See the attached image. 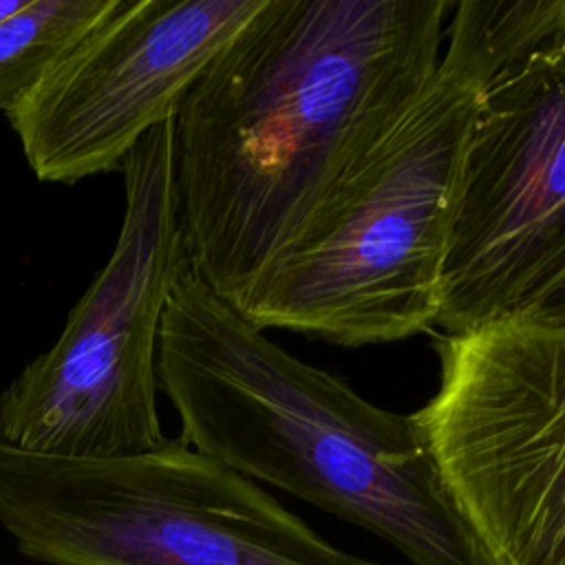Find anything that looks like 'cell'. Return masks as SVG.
<instances>
[{"label": "cell", "instance_id": "cell-4", "mask_svg": "<svg viewBox=\"0 0 565 565\" xmlns=\"http://www.w3.org/2000/svg\"><path fill=\"white\" fill-rule=\"evenodd\" d=\"M0 525L46 565H386L329 543L181 437L117 457L0 441Z\"/></svg>", "mask_w": 565, "mask_h": 565}, {"label": "cell", "instance_id": "cell-8", "mask_svg": "<svg viewBox=\"0 0 565 565\" xmlns=\"http://www.w3.org/2000/svg\"><path fill=\"white\" fill-rule=\"evenodd\" d=\"M267 0H117L7 115L40 181L119 170Z\"/></svg>", "mask_w": 565, "mask_h": 565}, {"label": "cell", "instance_id": "cell-10", "mask_svg": "<svg viewBox=\"0 0 565 565\" xmlns=\"http://www.w3.org/2000/svg\"><path fill=\"white\" fill-rule=\"evenodd\" d=\"M521 320L550 329H565V278L552 291H547Z\"/></svg>", "mask_w": 565, "mask_h": 565}, {"label": "cell", "instance_id": "cell-3", "mask_svg": "<svg viewBox=\"0 0 565 565\" xmlns=\"http://www.w3.org/2000/svg\"><path fill=\"white\" fill-rule=\"evenodd\" d=\"M565 0H461L437 71L399 121L327 194L236 311L342 347L435 327L472 121L488 84L552 31Z\"/></svg>", "mask_w": 565, "mask_h": 565}, {"label": "cell", "instance_id": "cell-7", "mask_svg": "<svg viewBox=\"0 0 565 565\" xmlns=\"http://www.w3.org/2000/svg\"><path fill=\"white\" fill-rule=\"evenodd\" d=\"M565 278V26L477 108L439 278L444 338L521 320Z\"/></svg>", "mask_w": 565, "mask_h": 565}, {"label": "cell", "instance_id": "cell-2", "mask_svg": "<svg viewBox=\"0 0 565 565\" xmlns=\"http://www.w3.org/2000/svg\"><path fill=\"white\" fill-rule=\"evenodd\" d=\"M181 439L386 541L411 565H490L417 413L380 408L271 342L190 269L159 333Z\"/></svg>", "mask_w": 565, "mask_h": 565}, {"label": "cell", "instance_id": "cell-9", "mask_svg": "<svg viewBox=\"0 0 565 565\" xmlns=\"http://www.w3.org/2000/svg\"><path fill=\"white\" fill-rule=\"evenodd\" d=\"M117 0H29L0 24V110L13 113Z\"/></svg>", "mask_w": 565, "mask_h": 565}, {"label": "cell", "instance_id": "cell-5", "mask_svg": "<svg viewBox=\"0 0 565 565\" xmlns=\"http://www.w3.org/2000/svg\"><path fill=\"white\" fill-rule=\"evenodd\" d=\"M124 218L108 263L53 347L0 393V441L42 455L117 457L168 441L157 408L159 333L190 269L177 181L174 119L124 159Z\"/></svg>", "mask_w": 565, "mask_h": 565}, {"label": "cell", "instance_id": "cell-6", "mask_svg": "<svg viewBox=\"0 0 565 565\" xmlns=\"http://www.w3.org/2000/svg\"><path fill=\"white\" fill-rule=\"evenodd\" d=\"M439 360L417 415L490 565H565V329L499 322Z\"/></svg>", "mask_w": 565, "mask_h": 565}, {"label": "cell", "instance_id": "cell-1", "mask_svg": "<svg viewBox=\"0 0 565 565\" xmlns=\"http://www.w3.org/2000/svg\"><path fill=\"white\" fill-rule=\"evenodd\" d=\"M448 0H267L188 90L174 181L190 271L234 309L426 88Z\"/></svg>", "mask_w": 565, "mask_h": 565}, {"label": "cell", "instance_id": "cell-11", "mask_svg": "<svg viewBox=\"0 0 565 565\" xmlns=\"http://www.w3.org/2000/svg\"><path fill=\"white\" fill-rule=\"evenodd\" d=\"M29 0H0V24L26 7Z\"/></svg>", "mask_w": 565, "mask_h": 565}]
</instances>
